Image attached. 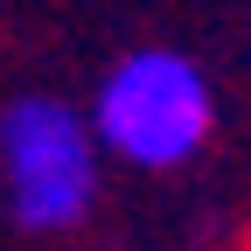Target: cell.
<instances>
[{
    "instance_id": "obj_1",
    "label": "cell",
    "mask_w": 251,
    "mask_h": 251,
    "mask_svg": "<svg viewBox=\"0 0 251 251\" xmlns=\"http://www.w3.org/2000/svg\"><path fill=\"white\" fill-rule=\"evenodd\" d=\"M91 126L112 161L140 168V175H168L181 161H196L216 133V91L202 77L196 56L181 49H126L112 70L98 77L91 98Z\"/></svg>"
},
{
    "instance_id": "obj_2",
    "label": "cell",
    "mask_w": 251,
    "mask_h": 251,
    "mask_svg": "<svg viewBox=\"0 0 251 251\" xmlns=\"http://www.w3.org/2000/svg\"><path fill=\"white\" fill-rule=\"evenodd\" d=\"M98 168H105V140L91 112L21 91L0 105V181L7 202L28 230H70L98 202Z\"/></svg>"
}]
</instances>
